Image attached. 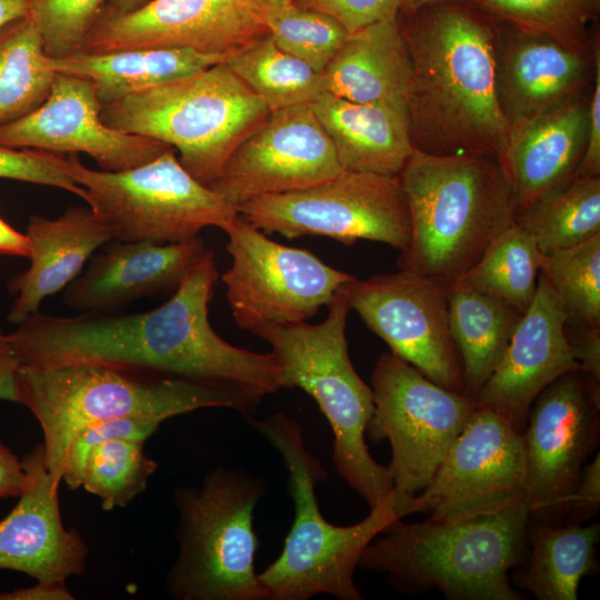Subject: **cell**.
Masks as SVG:
<instances>
[{"label": "cell", "mask_w": 600, "mask_h": 600, "mask_svg": "<svg viewBox=\"0 0 600 600\" xmlns=\"http://www.w3.org/2000/svg\"><path fill=\"white\" fill-rule=\"evenodd\" d=\"M218 277L213 253L207 250L173 296L149 311L74 317L38 311L9 333L19 366L102 364L263 394L274 380L271 353L227 342L209 321Z\"/></svg>", "instance_id": "1"}, {"label": "cell", "mask_w": 600, "mask_h": 600, "mask_svg": "<svg viewBox=\"0 0 600 600\" xmlns=\"http://www.w3.org/2000/svg\"><path fill=\"white\" fill-rule=\"evenodd\" d=\"M404 16L408 21L400 27L412 62L413 148L501 162L510 124L499 99L493 30L474 10L449 0Z\"/></svg>", "instance_id": "2"}, {"label": "cell", "mask_w": 600, "mask_h": 600, "mask_svg": "<svg viewBox=\"0 0 600 600\" xmlns=\"http://www.w3.org/2000/svg\"><path fill=\"white\" fill-rule=\"evenodd\" d=\"M18 392L41 427L46 466L58 482L71 442L91 424L128 417L163 422L206 408L249 416L260 401L222 383L92 363L19 366Z\"/></svg>", "instance_id": "3"}, {"label": "cell", "mask_w": 600, "mask_h": 600, "mask_svg": "<svg viewBox=\"0 0 600 600\" xmlns=\"http://www.w3.org/2000/svg\"><path fill=\"white\" fill-rule=\"evenodd\" d=\"M399 178L411 218L400 269L450 287L513 223L512 186L492 157L413 149Z\"/></svg>", "instance_id": "4"}, {"label": "cell", "mask_w": 600, "mask_h": 600, "mask_svg": "<svg viewBox=\"0 0 600 600\" xmlns=\"http://www.w3.org/2000/svg\"><path fill=\"white\" fill-rule=\"evenodd\" d=\"M401 520L364 549L358 568L386 574L408 593L436 589L451 600L521 599L509 571L524 556L527 506L456 522Z\"/></svg>", "instance_id": "5"}, {"label": "cell", "mask_w": 600, "mask_h": 600, "mask_svg": "<svg viewBox=\"0 0 600 600\" xmlns=\"http://www.w3.org/2000/svg\"><path fill=\"white\" fill-rule=\"evenodd\" d=\"M251 426L277 450L288 471V491L294 519L280 556L259 580L268 600H308L328 594L340 600H361L354 571L364 549L404 516L392 491L351 526H336L321 513L316 487L328 473L304 443L300 424L278 412Z\"/></svg>", "instance_id": "6"}, {"label": "cell", "mask_w": 600, "mask_h": 600, "mask_svg": "<svg viewBox=\"0 0 600 600\" xmlns=\"http://www.w3.org/2000/svg\"><path fill=\"white\" fill-rule=\"evenodd\" d=\"M346 286L329 303L322 322L269 326L254 334L272 349L281 389L300 388L317 402L333 433L337 471L372 508L391 493L393 482L388 466L378 463L366 443L373 398L349 356Z\"/></svg>", "instance_id": "7"}, {"label": "cell", "mask_w": 600, "mask_h": 600, "mask_svg": "<svg viewBox=\"0 0 600 600\" xmlns=\"http://www.w3.org/2000/svg\"><path fill=\"white\" fill-rule=\"evenodd\" d=\"M270 112L222 62L103 106L101 119L110 128L173 148L181 166L209 187Z\"/></svg>", "instance_id": "8"}, {"label": "cell", "mask_w": 600, "mask_h": 600, "mask_svg": "<svg viewBox=\"0 0 600 600\" xmlns=\"http://www.w3.org/2000/svg\"><path fill=\"white\" fill-rule=\"evenodd\" d=\"M266 481L223 467L199 487H182L173 500L179 513V554L167 577L180 600H268L254 569L259 546L254 509Z\"/></svg>", "instance_id": "9"}, {"label": "cell", "mask_w": 600, "mask_h": 600, "mask_svg": "<svg viewBox=\"0 0 600 600\" xmlns=\"http://www.w3.org/2000/svg\"><path fill=\"white\" fill-rule=\"evenodd\" d=\"M62 167L117 241L181 242L207 227L226 232L239 217L234 206L181 166L174 149L121 171L88 168L77 154L62 157Z\"/></svg>", "instance_id": "10"}, {"label": "cell", "mask_w": 600, "mask_h": 600, "mask_svg": "<svg viewBox=\"0 0 600 600\" xmlns=\"http://www.w3.org/2000/svg\"><path fill=\"white\" fill-rule=\"evenodd\" d=\"M373 412L366 436L388 440L393 498L409 514L411 500L431 481L477 407L474 398L447 389L417 368L383 352L371 374Z\"/></svg>", "instance_id": "11"}, {"label": "cell", "mask_w": 600, "mask_h": 600, "mask_svg": "<svg viewBox=\"0 0 600 600\" xmlns=\"http://www.w3.org/2000/svg\"><path fill=\"white\" fill-rule=\"evenodd\" d=\"M237 211L259 230L287 239L321 236L347 246L371 240L402 251L411 234L399 176L342 170L306 189L254 197Z\"/></svg>", "instance_id": "12"}, {"label": "cell", "mask_w": 600, "mask_h": 600, "mask_svg": "<svg viewBox=\"0 0 600 600\" xmlns=\"http://www.w3.org/2000/svg\"><path fill=\"white\" fill-rule=\"evenodd\" d=\"M226 233L232 263L221 280L236 323L253 334L269 326L308 321L356 279L307 249L269 239L240 216Z\"/></svg>", "instance_id": "13"}, {"label": "cell", "mask_w": 600, "mask_h": 600, "mask_svg": "<svg viewBox=\"0 0 600 600\" xmlns=\"http://www.w3.org/2000/svg\"><path fill=\"white\" fill-rule=\"evenodd\" d=\"M600 382L580 370L547 386L521 432L530 520L567 523L573 490L600 431Z\"/></svg>", "instance_id": "14"}, {"label": "cell", "mask_w": 600, "mask_h": 600, "mask_svg": "<svg viewBox=\"0 0 600 600\" xmlns=\"http://www.w3.org/2000/svg\"><path fill=\"white\" fill-rule=\"evenodd\" d=\"M524 480L521 432L477 403L429 484L411 500L409 514L456 522L526 506Z\"/></svg>", "instance_id": "15"}, {"label": "cell", "mask_w": 600, "mask_h": 600, "mask_svg": "<svg viewBox=\"0 0 600 600\" xmlns=\"http://www.w3.org/2000/svg\"><path fill=\"white\" fill-rule=\"evenodd\" d=\"M346 290L350 309L390 352L436 383L468 394L450 333L448 286L400 269L366 280L356 278Z\"/></svg>", "instance_id": "16"}, {"label": "cell", "mask_w": 600, "mask_h": 600, "mask_svg": "<svg viewBox=\"0 0 600 600\" xmlns=\"http://www.w3.org/2000/svg\"><path fill=\"white\" fill-rule=\"evenodd\" d=\"M342 170L310 104H300L271 111L236 148L209 188L238 208L254 197L319 184Z\"/></svg>", "instance_id": "17"}, {"label": "cell", "mask_w": 600, "mask_h": 600, "mask_svg": "<svg viewBox=\"0 0 600 600\" xmlns=\"http://www.w3.org/2000/svg\"><path fill=\"white\" fill-rule=\"evenodd\" d=\"M260 0H150L99 20L80 51L179 48L232 56L268 34Z\"/></svg>", "instance_id": "18"}, {"label": "cell", "mask_w": 600, "mask_h": 600, "mask_svg": "<svg viewBox=\"0 0 600 600\" xmlns=\"http://www.w3.org/2000/svg\"><path fill=\"white\" fill-rule=\"evenodd\" d=\"M93 84L59 73L46 100L32 112L0 126V146L52 153H86L104 171L141 166L173 149L148 137L123 132L101 119Z\"/></svg>", "instance_id": "19"}, {"label": "cell", "mask_w": 600, "mask_h": 600, "mask_svg": "<svg viewBox=\"0 0 600 600\" xmlns=\"http://www.w3.org/2000/svg\"><path fill=\"white\" fill-rule=\"evenodd\" d=\"M576 370L580 367L567 338L566 312L540 272L531 304L474 400L522 432L537 396L559 377Z\"/></svg>", "instance_id": "20"}, {"label": "cell", "mask_w": 600, "mask_h": 600, "mask_svg": "<svg viewBox=\"0 0 600 600\" xmlns=\"http://www.w3.org/2000/svg\"><path fill=\"white\" fill-rule=\"evenodd\" d=\"M22 463L30 482L14 508L0 520V569L24 572L39 582L66 583L86 570L88 548L62 522L59 484L46 466L43 444Z\"/></svg>", "instance_id": "21"}, {"label": "cell", "mask_w": 600, "mask_h": 600, "mask_svg": "<svg viewBox=\"0 0 600 600\" xmlns=\"http://www.w3.org/2000/svg\"><path fill=\"white\" fill-rule=\"evenodd\" d=\"M207 249L200 236L181 242L117 241L93 253L63 289V302L81 312H108L177 287Z\"/></svg>", "instance_id": "22"}, {"label": "cell", "mask_w": 600, "mask_h": 600, "mask_svg": "<svg viewBox=\"0 0 600 600\" xmlns=\"http://www.w3.org/2000/svg\"><path fill=\"white\" fill-rule=\"evenodd\" d=\"M593 66L588 51L518 30L498 52L499 99L509 124L586 97Z\"/></svg>", "instance_id": "23"}, {"label": "cell", "mask_w": 600, "mask_h": 600, "mask_svg": "<svg viewBox=\"0 0 600 600\" xmlns=\"http://www.w3.org/2000/svg\"><path fill=\"white\" fill-rule=\"evenodd\" d=\"M26 236L30 264L8 282L14 300L7 319L16 326L38 312L46 298L63 290L96 250L114 239L110 226L90 207H70L52 219L31 216Z\"/></svg>", "instance_id": "24"}, {"label": "cell", "mask_w": 600, "mask_h": 600, "mask_svg": "<svg viewBox=\"0 0 600 600\" xmlns=\"http://www.w3.org/2000/svg\"><path fill=\"white\" fill-rule=\"evenodd\" d=\"M589 98L510 124L501 161L516 212L576 176L588 132ZM516 214V213H514Z\"/></svg>", "instance_id": "25"}, {"label": "cell", "mask_w": 600, "mask_h": 600, "mask_svg": "<svg viewBox=\"0 0 600 600\" xmlns=\"http://www.w3.org/2000/svg\"><path fill=\"white\" fill-rule=\"evenodd\" d=\"M310 107L343 170L400 174L414 149L408 106L352 102L324 92Z\"/></svg>", "instance_id": "26"}, {"label": "cell", "mask_w": 600, "mask_h": 600, "mask_svg": "<svg viewBox=\"0 0 600 600\" xmlns=\"http://www.w3.org/2000/svg\"><path fill=\"white\" fill-rule=\"evenodd\" d=\"M322 77L326 92L336 97L408 106L412 62L398 17L350 32Z\"/></svg>", "instance_id": "27"}, {"label": "cell", "mask_w": 600, "mask_h": 600, "mask_svg": "<svg viewBox=\"0 0 600 600\" xmlns=\"http://www.w3.org/2000/svg\"><path fill=\"white\" fill-rule=\"evenodd\" d=\"M49 59L56 72L89 80L103 107L128 94L227 62L230 56L179 48H133L79 51Z\"/></svg>", "instance_id": "28"}, {"label": "cell", "mask_w": 600, "mask_h": 600, "mask_svg": "<svg viewBox=\"0 0 600 600\" xmlns=\"http://www.w3.org/2000/svg\"><path fill=\"white\" fill-rule=\"evenodd\" d=\"M600 526L529 520L520 588L538 600H576L581 579L597 570Z\"/></svg>", "instance_id": "29"}, {"label": "cell", "mask_w": 600, "mask_h": 600, "mask_svg": "<svg viewBox=\"0 0 600 600\" xmlns=\"http://www.w3.org/2000/svg\"><path fill=\"white\" fill-rule=\"evenodd\" d=\"M523 313L460 282L449 287L450 333L467 393L474 398L500 362Z\"/></svg>", "instance_id": "30"}, {"label": "cell", "mask_w": 600, "mask_h": 600, "mask_svg": "<svg viewBox=\"0 0 600 600\" xmlns=\"http://www.w3.org/2000/svg\"><path fill=\"white\" fill-rule=\"evenodd\" d=\"M513 222L543 254L600 233V176H574L519 210Z\"/></svg>", "instance_id": "31"}, {"label": "cell", "mask_w": 600, "mask_h": 600, "mask_svg": "<svg viewBox=\"0 0 600 600\" xmlns=\"http://www.w3.org/2000/svg\"><path fill=\"white\" fill-rule=\"evenodd\" d=\"M57 72L29 16L0 28V126L36 110L48 97Z\"/></svg>", "instance_id": "32"}, {"label": "cell", "mask_w": 600, "mask_h": 600, "mask_svg": "<svg viewBox=\"0 0 600 600\" xmlns=\"http://www.w3.org/2000/svg\"><path fill=\"white\" fill-rule=\"evenodd\" d=\"M227 63L270 111L310 104L326 92L322 73L280 49L269 34L232 54Z\"/></svg>", "instance_id": "33"}, {"label": "cell", "mask_w": 600, "mask_h": 600, "mask_svg": "<svg viewBox=\"0 0 600 600\" xmlns=\"http://www.w3.org/2000/svg\"><path fill=\"white\" fill-rule=\"evenodd\" d=\"M542 260L536 241L513 222L457 282L494 296L524 313L533 300Z\"/></svg>", "instance_id": "34"}, {"label": "cell", "mask_w": 600, "mask_h": 600, "mask_svg": "<svg viewBox=\"0 0 600 600\" xmlns=\"http://www.w3.org/2000/svg\"><path fill=\"white\" fill-rule=\"evenodd\" d=\"M566 312V329L600 328V233L543 254L540 271Z\"/></svg>", "instance_id": "35"}, {"label": "cell", "mask_w": 600, "mask_h": 600, "mask_svg": "<svg viewBox=\"0 0 600 600\" xmlns=\"http://www.w3.org/2000/svg\"><path fill=\"white\" fill-rule=\"evenodd\" d=\"M144 442L114 437L88 451L81 487L97 496L104 510L126 507L147 489L158 464L144 453Z\"/></svg>", "instance_id": "36"}, {"label": "cell", "mask_w": 600, "mask_h": 600, "mask_svg": "<svg viewBox=\"0 0 600 600\" xmlns=\"http://www.w3.org/2000/svg\"><path fill=\"white\" fill-rule=\"evenodd\" d=\"M487 13L518 30L553 39L588 51V28L596 20L600 0H471Z\"/></svg>", "instance_id": "37"}, {"label": "cell", "mask_w": 600, "mask_h": 600, "mask_svg": "<svg viewBox=\"0 0 600 600\" xmlns=\"http://www.w3.org/2000/svg\"><path fill=\"white\" fill-rule=\"evenodd\" d=\"M264 23L280 49L319 73L349 34L334 18L292 2L266 10Z\"/></svg>", "instance_id": "38"}, {"label": "cell", "mask_w": 600, "mask_h": 600, "mask_svg": "<svg viewBox=\"0 0 600 600\" xmlns=\"http://www.w3.org/2000/svg\"><path fill=\"white\" fill-rule=\"evenodd\" d=\"M109 0H31L32 18L50 58L79 52Z\"/></svg>", "instance_id": "39"}, {"label": "cell", "mask_w": 600, "mask_h": 600, "mask_svg": "<svg viewBox=\"0 0 600 600\" xmlns=\"http://www.w3.org/2000/svg\"><path fill=\"white\" fill-rule=\"evenodd\" d=\"M162 422L149 418H117L97 422L83 429L71 442L67 452L62 479L71 490L81 487V476L88 451L96 444L114 437L146 441Z\"/></svg>", "instance_id": "40"}, {"label": "cell", "mask_w": 600, "mask_h": 600, "mask_svg": "<svg viewBox=\"0 0 600 600\" xmlns=\"http://www.w3.org/2000/svg\"><path fill=\"white\" fill-rule=\"evenodd\" d=\"M0 178L59 188L86 198L84 189L63 169L58 153L0 146Z\"/></svg>", "instance_id": "41"}, {"label": "cell", "mask_w": 600, "mask_h": 600, "mask_svg": "<svg viewBox=\"0 0 600 600\" xmlns=\"http://www.w3.org/2000/svg\"><path fill=\"white\" fill-rule=\"evenodd\" d=\"M400 0H291L292 3L320 11L353 32L377 21L398 17Z\"/></svg>", "instance_id": "42"}, {"label": "cell", "mask_w": 600, "mask_h": 600, "mask_svg": "<svg viewBox=\"0 0 600 600\" xmlns=\"http://www.w3.org/2000/svg\"><path fill=\"white\" fill-rule=\"evenodd\" d=\"M600 508V454L587 462L573 490L567 522L583 523Z\"/></svg>", "instance_id": "43"}, {"label": "cell", "mask_w": 600, "mask_h": 600, "mask_svg": "<svg viewBox=\"0 0 600 600\" xmlns=\"http://www.w3.org/2000/svg\"><path fill=\"white\" fill-rule=\"evenodd\" d=\"M576 176H600V52L594 48V78L589 98L586 149Z\"/></svg>", "instance_id": "44"}, {"label": "cell", "mask_w": 600, "mask_h": 600, "mask_svg": "<svg viewBox=\"0 0 600 600\" xmlns=\"http://www.w3.org/2000/svg\"><path fill=\"white\" fill-rule=\"evenodd\" d=\"M580 371L600 382V328L566 329Z\"/></svg>", "instance_id": "45"}, {"label": "cell", "mask_w": 600, "mask_h": 600, "mask_svg": "<svg viewBox=\"0 0 600 600\" xmlns=\"http://www.w3.org/2000/svg\"><path fill=\"white\" fill-rule=\"evenodd\" d=\"M29 482L22 461L0 441V498L19 497Z\"/></svg>", "instance_id": "46"}, {"label": "cell", "mask_w": 600, "mask_h": 600, "mask_svg": "<svg viewBox=\"0 0 600 600\" xmlns=\"http://www.w3.org/2000/svg\"><path fill=\"white\" fill-rule=\"evenodd\" d=\"M19 361L9 333L0 327V400L18 402Z\"/></svg>", "instance_id": "47"}, {"label": "cell", "mask_w": 600, "mask_h": 600, "mask_svg": "<svg viewBox=\"0 0 600 600\" xmlns=\"http://www.w3.org/2000/svg\"><path fill=\"white\" fill-rule=\"evenodd\" d=\"M66 583L39 582L32 587L0 593V600H72Z\"/></svg>", "instance_id": "48"}, {"label": "cell", "mask_w": 600, "mask_h": 600, "mask_svg": "<svg viewBox=\"0 0 600 600\" xmlns=\"http://www.w3.org/2000/svg\"><path fill=\"white\" fill-rule=\"evenodd\" d=\"M0 254L28 258L29 241L26 233H21L0 217Z\"/></svg>", "instance_id": "49"}, {"label": "cell", "mask_w": 600, "mask_h": 600, "mask_svg": "<svg viewBox=\"0 0 600 600\" xmlns=\"http://www.w3.org/2000/svg\"><path fill=\"white\" fill-rule=\"evenodd\" d=\"M31 0H0V28L29 16Z\"/></svg>", "instance_id": "50"}, {"label": "cell", "mask_w": 600, "mask_h": 600, "mask_svg": "<svg viewBox=\"0 0 600 600\" xmlns=\"http://www.w3.org/2000/svg\"><path fill=\"white\" fill-rule=\"evenodd\" d=\"M150 0H109L101 13V19L130 13ZM99 22V21H98Z\"/></svg>", "instance_id": "51"}, {"label": "cell", "mask_w": 600, "mask_h": 600, "mask_svg": "<svg viewBox=\"0 0 600 600\" xmlns=\"http://www.w3.org/2000/svg\"><path fill=\"white\" fill-rule=\"evenodd\" d=\"M444 0H400L399 1V13L408 14L414 12L427 6L441 2Z\"/></svg>", "instance_id": "52"}, {"label": "cell", "mask_w": 600, "mask_h": 600, "mask_svg": "<svg viewBox=\"0 0 600 600\" xmlns=\"http://www.w3.org/2000/svg\"><path fill=\"white\" fill-rule=\"evenodd\" d=\"M264 10L289 4L291 0H260Z\"/></svg>", "instance_id": "53"}]
</instances>
